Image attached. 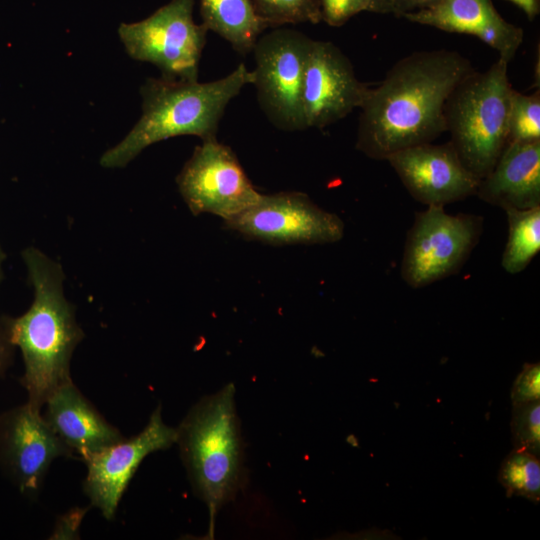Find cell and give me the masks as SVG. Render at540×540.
<instances>
[{
    "instance_id": "cell-30",
    "label": "cell",
    "mask_w": 540,
    "mask_h": 540,
    "mask_svg": "<svg viewBox=\"0 0 540 540\" xmlns=\"http://www.w3.org/2000/svg\"><path fill=\"white\" fill-rule=\"evenodd\" d=\"M2 261H3V255H2L1 250H0V284H1V281H2V277H3Z\"/></svg>"
},
{
    "instance_id": "cell-3",
    "label": "cell",
    "mask_w": 540,
    "mask_h": 540,
    "mask_svg": "<svg viewBox=\"0 0 540 540\" xmlns=\"http://www.w3.org/2000/svg\"><path fill=\"white\" fill-rule=\"evenodd\" d=\"M252 83L253 73L243 63L211 82L147 79L141 87V118L122 141L101 156L100 165L124 167L146 147L175 136L216 139L227 105Z\"/></svg>"
},
{
    "instance_id": "cell-10",
    "label": "cell",
    "mask_w": 540,
    "mask_h": 540,
    "mask_svg": "<svg viewBox=\"0 0 540 540\" xmlns=\"http://www.w3.org/2000/svg\"><path fill=\"white\" fill-rule=\"evenodd\" d=\"M224 222L248 239L272 245L334 243L344 234L339 216L301 192L262 194L255 205Z\"/></svg>"
},
{
    "instance_id": "cell-25",
    "label": "cell",
    "mask_w": 540,
    "mask_h": 540,
    "mask_svg": "<svg viewBox=\"0 0 540 540\" xmlns=\"http://www.w3.org/2000/svg\"><path fill=\"white\" fill-rule=\"evenodd\" d=\"M540 399V364L526 363L514 381L511 400L513 405Z\"/></svg>"
},
{
    "instance_id": "cell-12",
    "label": "cell",
    "mask_w": 540,
    "mask_h": 540,
    "mask_svg": "<svg viewBox=\"0 0 540 540\" xmlns=\"http://www.w3.org/2000/svg\"><path fill=\"white\" fill-rule=\"evenodd\" d=\"M176 439V428L164 423L158 406L138 434L123 438L85 459L87 473L83 491L90 504L99 509L106 520H112L144 458L155 451L170 448Z\"/></svg>"
},
{
    "instance_id": "cell-11",
    "label": "cell",
    "mask_w": 540,
    "mask_h": 540,
    "mask_svg": "<svg viewBox=\"0 0 540 540\" xmlns=\"http://www.w3.org/2000/svg\"><path fill=\"white\" fill-rule=\"evenodd\" d=\"M59 457L74 458L41 410L25 402L0 414V468L23 496H38Z\"/></svg>"
},
{
    "instance_id": "cell-2",
    "label": "cell",
    "mask_w": 540,
    "mask_h": 540,
    "mask_svg": "<svg viewBox=\"0 0 540 540\" xmlns=\"http://www.w3.org/2000/svg\"><path fill=\"white\" fill-rule=\"evenodd\" d=\"M21 256L34 298L25 313L11 318V335L23 358L26 402L41 410L54 391L72 381V355L85 335L64 295L61 265L35 247Z\"/></svg>"
},
{
    "instance_id": "cell-5",
    "label": "cell",
    "mask_w": 540,
    "mask_h": 540,
    "mask_svg": "<svg viewBox=\"0 0 540 540\" xmlns=\"http://www.w3.org/2000/svg\"><path fill=\"white\" fill-rule=\"evenodd\" d=\"M508 62L498 58L483 72L473 70L453 90L445 107L446 132L463 165L480 180L508 144L513 88Z\"/></svg>"
},
{
    "instance_id": "cell-29",
    "label": "cell",
    "mask_w": 540,
    "mask_h": 540,
    "mask_svg": "<svg viewBox=\"0 0 540 540\" xmlns=\"http://www.w3.org/2000/svg\"><path fill=\"white\" fill-rule=\"evenodd\" d=\"M395 0H370L369 12L373 13H392Z\"/></svg>"
},
{
    "instance_id": "cell-28",
    "label": "cell",
    "mask_w": 540,
    "mask_h": 540,
    "mask_svg": "<svg viewBox=\"0 0 540 540\" xmlns=\"http://www.w3.org/2000/svg\"><path fill=\"white\" fill-rule=\"evenodd\" d=\"M519 7L526 16L533 20L540 11L539 0H508Z\"/></svg>"
},
{
    "instance_id": "cell-15",
    "label": "cell",
    "mask_w": 540,
    "mask_h": 540,
    "mask_svg": "<svg viewBox=\"0 0 540 540\" xmlns=\"http://www.w3.org/2000/svg\"><path fill=\"white\" fill-rule=\"evenodd\" d=\"M403 18L446 32L475 36L508 63L523 41V30L506 21L492 0H439Z\"/></svg>"
},
{
    "instance_id": "cell-14",
    "label": "cell",
    "mask_w": 540,
    "mask_h": 540,
    "mask_svg": "<svg viewBox=\"0 0 540 540\" xmlns=\"http://www.w3.org/2000/svg\"><path fill=\"white\" fill-rule=\"evenodd\" d=\"M386 160L410 195L427 206H444L477 193L480 179L463 165L450 142L415 145Z\"/></svg>"
},
{
    "instance_id": "cell-18",
    "label": "cell",
    "mask_w": 540,
    "mask_h": 540,
    "mask_svg": "<svg viewBox=\"0 0 540 540\" xmlns=\"http://www.w3.org/2000/svg\"><path fill=\"white\" fill-rule=\"evenodd\" d=\"M202 24L225 39L239 54L252 52L269 27L257 14L251 0H200Z\"/></svg>"
},
{
    "instance_id": "cell-20",
    "label": "cell",
    "mask_w": 540,
    "mask_h": 540,
    "mask_svg": "<svg viewBox=\"0 0 540 540\" xmlns=\"http://www.w3.org/2000/svg\"><path fill=\"white\" fill-rule=\"evenodd\" d=\"M498 480L508 496L517 495L538 503L540 499L539 457L525 449L514 448L503 460Z\"/></svg>"
},
{
    "instance_id": "cell-1",
    "label": "cell",
    "mask_w": 540,
    "mask_h": 540,
    "mask_svg": "<svg viewBox=\"0 0 540 540\" xmlns=\"http://www.w3.org/2000/svg\"><path fill=\"white\" fill-rule=\"evenodd\" d=\"M474 68L457 51L413 52L398 60L360 107L356 148L386 160L397 151L429 143L446 132L445 107Z\"/></svg>"
},
{
    "instance_id": "cell-22",
    "label": "cell",
    "mask_w": 540,
    "mask_h": 540,
    "mask_svg": "<svg viewBox=\"0 0 540 540\" xmlns=\"http://www.w3.org/2000/svg\"><path fill=\"white\" fill-rule=\"evenodd\" d=\"M540 140V91L526 95L513 90L509 117L508 143Z\"/></svg>"
},
{
    "instance_id": "cell-24",
    "label": "cell",
    "mask_w": 540,
    "mask_h": 540,
    "mask_svg": "<svg viewBox=\"0 0 540 540\" xmlns=\"http://www.w3.org/2000/svg\"><path fill=\"white\" fill-rule=\"evenodd\" d=\"M322 20L332 27L344 25L356 14L368 11L370 0H319Z\"/></svg>"
},
{
    "instance_id": "cell-8",
    "label": "cell",
    "mask_w": 540,
    "mask_h": 540,
    "mask_svg": "<svg viewBox=\"0 0 540 540\" xmlns=\"http://www.w3.org/2000/svg\"><path fill=\"white\" fill-rule=\"evenodd\" d=\"M313 39L289 28L262 34L252 52L255 59L253 85L259 105L277 128L284 131L307 129L302 87Z\"/></svg>"
},
{
    "instance_id": "cell-6",
    "label": "cell",
    "mask_w": 540,
    "mask_h": 540,
    "mask_svg": "<svg viewBox=\"0 0 540 540\" xmlns=\"http://www.w3.org/2000/svg\"><path fill=\"white\" fill-rule=\"evenodd\" d=\"M483 218L474 214H448L442 205L415 213L407 232L400 267L403 280L422 288L456 274L478 244Z\"/></svg>"
},
{
    "instance_id": "cell-7",
    "label": "cell",
    "mask_w": 540,
    "mask_h": 540,
    "mask_svg": "<svg viewBox=\"0 0 540 540\" xmlns=\"http://www.w3.org/2000/svg\"><path fill=\"white\" fill-rule=\"evenodd\" d=\"M194 0H171L148 18L122 23L119 37L135 60L155 65L163 78L197 81L207 28L193 19Z\"/></svg>"
},
{
    "instance_id": "cell-19",
    "label": "cell",
    "mask_w": 540,
    "mask_h": 540,
    "mask_svg": "<svg viewBox=\"0 0 540 540\" xmlns=\"http://www.w3.org/2000/svg\"><path fill=\"white\" fill-rule=\"evenodd\" d=\"M508 220V239L501 264L510 274L522 272L540 250V206L504 210Z\"/></svg>"
},
{
    "instance_id": "cell-23",
    "label": "cell",
    "mask_w": 540,
    "mask_h": 540,
    "mask_svg": "<svg viewBox=\"0 0 540 540\" xmlns=\"http://www.w3.org/2000/svg\"><path fill=\"white\" fill-rule=\"evenodd\" d=\"M511 434L514 448L540 454V401L513 405Z\"/></svg>"
},
{
    "instance_id": "cell-21",
    "label": "cell",
    "mask_w": 540,
    "mask_h": 540,
    "mask_svg": "<svg viewBox=\"0 0 540 540\" xmlns=\"http://www.w3.org/2000/svg\"><path fill=\"white\" fill-rule=\"evenodd\" d=\"M257 14L268 26L322 21L319 0H251Z\"/></svg>"
},
{
    "instance_id": "cell-13",
    "label": "cell",
    "mask_w": 540,
    "mask_h": 540,
    "mask_svg": "<svg viewBox=\"0 0 540 540\" xmlns=\"http://www.w3.org/2000/svg\"><path fill=\"white\" fill-rule=\"evenodd\" d=\"M368 89L335 44L313 40L302 87L307 128H324L345 118L361 107Z\"/></svg>"
},
{
    "instance_id": "cell-26",
    "label": "cell",
    "mask_w": 540,
    "mask_h": 540,
    "mask_svg": "<svg viewBox=\"0 0 540 540\" xmlns=\"http://www.w3.org/2000/svg\"><path fill=\"white\" fill-rule=\"evenodd\" d=\"M15 350L11 335V317L0 314V378H3L12 366Z\"/></svg>"
},
{
    "instance_id": "cell-4",
    "label": "cell",
    "mask_w": 540,
    "mask_h": 540,
    "mask_svg": "<svg viewBox=\"0 0 540 540\" xmlns=\"http://www.w3.org/2000/svg\"><path fill=\"white\" fill-rule=\"evenodd\" d=\"M235 387L227 384L198 401L176 428V443L195 494L209 513L208 538L216 515L237 493L242 477V440Z\"/></svg>"
},
{
    "instance_id": "cell-17",
    "label": "cell",
    "mask_w": 540,
    "mask_h": 540,
    "mask_svg": "<svg viewBox=\"0 0 540 540\" xmlns=\"http://www.w3.org/2000/svg\"><path fill=\"white\" fill-rule=\"evenodd\" d=\"M476 195L503 210L540 206V140L508 143Z\"/></svg>"
},
{
    "instance_id": "cell-16",
    "label": "cell",
    "mask_w": 540,
    "mask_h": 540,
    "mask_svg": "<svg viewBox=\"0 0 540 540\" xmlns=\"http://www.w3.org/2000/svg\"><path fill=\"white\" fill-rule=\"evenodd\" d=\"M43 407L45 420L74 458L84 461L124 438L73 381L54 391Z\"/></svg>"
},
{
    "instance_id": "cell-9",
    "label": "cell",
    "mask_w": 540,
    "mask_h": 540,
    "mask_svg": "<svg viewBox=\"0 0 540 540\" xmlns=\"http://www.w3.org/2000/svg\"><path fill=\"white\" fill-rule=\"evenodd\" d=\"M179 191L194 215L210 213L227 221L261 198L235 153L216 139L202 141L177 177Z\"/></svg>"
},
{
    "instance_id": "cell-27",
    "label": "cell",
    "mask_w": 540,
    "mask_h": 540,
    "mask_svg": "<svg viewBox=\"0 0 540 540\" xmlns=\"http://www.w3.org/2000/svg\"><path fill=\"white\" fill-rule=\"evenodd\" d=\"M437 1L439 0H395L392 13L397 17H403L407 13L431 6Z\"/></svg>"
}]
</instances>
